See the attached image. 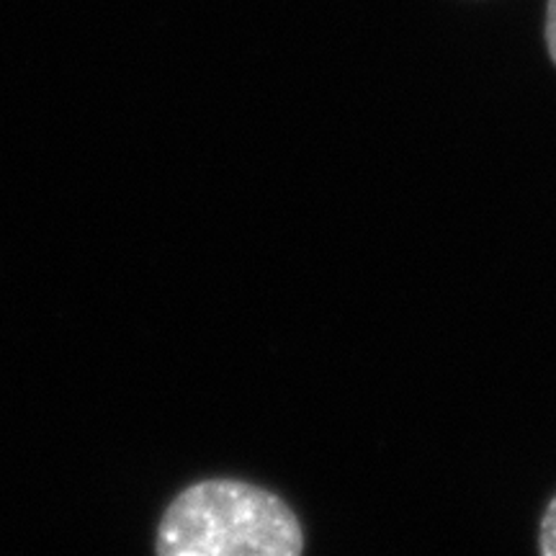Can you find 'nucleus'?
Here are the masks:
<instances>
[{
	"label": "nucleus",
	"instance_id": "f257e3e1",
	"mask_svg": "<svg viewBox=\"0 0 556 556\" xmlns=\"http://www.w3.org/2000/svg\"><path fill=\"white\" fill-rule=\"evenodd\" d=\"M160 556H299L304 528L287 500L245 479L186 486L157 528Z\"/></svg>",
	"mask_w": 556,
	"mask_h": 556
},
{
	"label": "nucleus",
	"instance_id": "f03ea898",
	"mask_svg": "<svg viewBox=\"0 0 556 556\" xmlns=\"http://www.w3.org/2000/svg\"><path fill=\"white\" fill-rule=\"evenodd\" d=\"M539 552L541 556H556V495L548 500L539 523Z\"/></svg>",
	"mask_w": 556,
	"mask_h": 556
},
{
	"label": "nucleus",
	"instance_id": "7ed1b4c3",
	"mask_svg": "<svg viewBox=\"0 0 556 556\" xmlns=\"http://www.w3.org/2000/svg\"><path fill=\"white\" fill-rule=\"evenodd\" d=\"M544 41L548 60L556 67V0H546V16H544Z\"/></svg>",
	"mask_w": 556,
	"mask_h": 556
}]
</instances>
